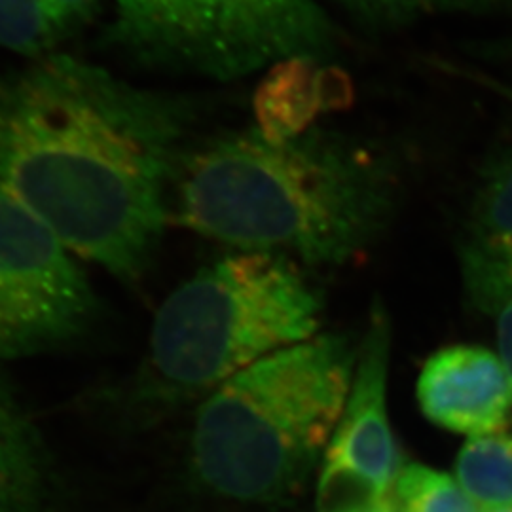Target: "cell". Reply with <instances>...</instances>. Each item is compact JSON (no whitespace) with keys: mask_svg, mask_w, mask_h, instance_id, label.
Listing matches in <instances>:
<instances>
[{"mask_svg":"<svg viewBox=\"0 0 512 512\" xmlns=\"http://www.w3.org/2000/svg\"><path fill=\"white\" fill-rule=\"evenodd\" d=\"M74 253L19 203L0 194V359H23L80 340L99 315Z\"/></svg>","mask_w":512,"mask_h":512,"instance_id":"6","label":"cell"},{"mask_svg":"<svg viewBox=\"0 0 512 512\" xmlns=\"http://www.w3.org/2000/svg\"><path fill=\"white\" fill-rule=\"evenodd\" d=\"M393 499L399 512H480L456 478L423 463L404 465Z\"/></svg>","mask_w":512,"mask_h":512,"instance_id":"13","label":"cell"},{"mask_svg":"<svg viewBox=\"0 0 512 512\" xmlns=\"http://www.w3.org/2000/svg\"><path fill=\"white\" fill-rule=\"evenodd\" d=\"M54 463L37 423L0 376V512L54 509Z\"/></svg>","mask_w":512,"mask_h":512,"instance_id":"11","label":"cell"},{"mask_svg":"<svg viewBox=\"0 0 512 512\" xmlns=\"http://www.w3.org/2000/svg\"><path fill=\"white\" fill-rule=\"evenodd\" d=\"M497 315V346L499 357L512 372V300H509Z\"/></svg>","mask_w":512,"mask_h":512,"instance_id":"17","label":"cell"},{"mask_svg":"<svg viewBox=\"0 0 512 512\" xmlns=\"http://www.w3.org/2000/svg\"><path fill=\"white\" fill-rule=\"evenodd\" d=\"M399 194L397 164L378 148L317 129L274 143L253 128L184 154L169 222L241 251L342 266L384 234Z\"/></svg>","mask_w":512,"mask_h":512,"instance_id":"2","label":"cell"},{"mask_svg":"<svg viewBox=\"0 0 512 512\" xmlns=\"http://www.w3.org/2000/svg\"><path fill=\"white\" fill-rule=\"evenodd\" d=\"M348 78L321 69L313 57H291L272 65L255 93L256 129L274 143L308 133L321 112L351 103Z\"/></svg>","mask_w":512,"mask_h":512,"instance_id":"10","label":"cell"},{"mask_svg":"<svg viewBox=\"0 0 512 512\" xmlns=\"http://www.w3.org/2000/svg\"><path fill=\"white\" fill-rule=\"evenodd\" d=\"M391 321L376 300L359 342L348 401L321 461L319 512H365L393 494L403 469L387 410Z\"/></svg>","mask_w":512,"mask_h":512,"instance_id":"7","label":"cell"},{"mask_svg":"<svg viewBox=\"0 0 512 512\" xmlns=\"http://www.w3.org/2000/svg\"><path fill=\"white\" fill-rule=\"evenodd\" d=\"M416 393L423 416L458 435H484L511 421L512 372L480 346L435 351L421 368Z\"/></svg>","mask_w":512,"mask_h":512,"instance_id":"8","label":"cell"},{"mask_svg":"<svg viewBox=\"0 0 512 512\" xmlns=\"http://www.w3.org/2000/svg\"><path fill=\"white\" fill-rule=\"evenodd\" d=\"M368 512H399V509H397V503H395L393 494H391L384 501H380L378 505H374Z\"/></svg>","mask_w":512,"mask_h":512,"instance_id":"18","label":"cell"},{"mask_svg":"<svg viewBox=\"0 0 512 512\" xmlns=\"http://www.w3.org/2000/svg\"><path fill=\"white\" fill-rule=\"evenodd\" d=\"M456 480L478 507L512 509V420L467 439L456 459Z\"/></svg>","mask_w":512,"mask_h":512,"instance_id":"12","label":"cell"},{"mask_svg":"<svg viewBox=\"0 0 512 512\" xmlns=\"http://www.w3.org/2000/svg\"><path fill=\"white\" fill-rule=\"evenodd\" d=\"M357 16L374 23H406L412 19L452 12V10H482L494 8L499 0H338Z\"/></svg>","mask_w":512,"mask_h":512,"instance_id":"15","label":"cell"},{"mask_svg":"<svg viewBox=\"0 0 512 512\" xmlns=\"http://www.w3.org/2000/svg\"><path fill=\"white\" fill-rule=\"evenodd\" d=\"M44 4L67 31L69 27L92 18L99 0H44Z\"/></svg>","mask_w":512,"mask_h":512,"instance_id":"16","label":"cell"},{"mask_svg":"<svg viewBox=\"0 0 512 512\" xmlns=\"http://www.w3.org/2000/svg\"><path fill=\"white\" fill-rule=\"evenodd\" d=\"M459 255L478 310L497 313L512 300V152L484 171Z\"/></svg>","mask_w":512,"mask_h":512,"instance_id":"9","label":"cell"},{"mask_svg":"<svg viewBox=\"0 0 512 512\" xmlns=\"http://www.w3.org/2000/svg\"><path fill=\"white\" fill-rule=\"evenodd\" d=\"M359 344L319 332L241 370L198 404L190 467L205 490L287 503L321 465L348 401Z\"/></svg>","mask_w":512,"mask_h":512,"instance_id":"3","label":"cell"},{"mask_svg":"<svg viewBox=\"0 0 512 512\" xmlns=\"http://www.w3.org/2000/svg\"><path fill=\"white\" fill-rule=\"evenodd\" d=\"M196 109L55 55L0 78V194L120 281L147 272Z\"/></svg>","mask_w":512,"mask_h":512,"instance_id":"1","label":"cell"},{"mask_svg":"<svg viewBox=\"0 0 512 512\" xmlns=\"http://www.w3.org/2000/svg\"><path fill=\"white\" fill-rule=\"evenodd\" d=\"M109 38L150 67L234 80L336 48L313 0H114Z\"/></svg>","mask_w":512,"mask_h":512,"instance_id":"5","label":"cell"},{"mask_svg":"<svg viewBox=\"0 0 512 512\" xmlns=\"http://www.w3.org/2000/svg\"><path fill=\"white\" fill-rule=\"evenodd\" d=\"M65 33L44 0H0V46L40 54Z\"/></svg>","mask_w":512,"mask_h":512,"instance_id":"14","label":"cell"},{"mask_svg":"<svg viewBox=\"0 0 512 512\" xmlns=\"http://www.w3.org/2000/svg\"><path fill=\"white\" fill-rule=\"evenodd\" d=\"M321 317L323 298L291 256H224L165 298L126 404L145 421L202 403L241 370L317 336Z\"/></svg>","mask_w":512,"mask_h":512,"instance_id":"4","label":"cell"},{"mask_svg":"<svg viewBox=\"0 0 512 512\" xmlns=\"http://www.w3.org/2000/svg\"><path fill=\"white\" fill-rule=\"evenodd\" d=\"M486 512H512V509H494V511H486Z\"/></svg>","mask_w":512,"mask_h":512,"instance_id":"19","label":"cell"},{"mask_svg":"<svg viewBox=\"0 0 512 512\" xmlns=\"http://www.w3.org/2000/svg\"><path fill=\"white\" fill-rule=\"evenodd\" d=\"M368 511H370V509H368ZM368 511H365V512H368Z\"/></svg>","mask_w":512,"mask_h":512,"instance_id":"20","label":"cell"}]
</instances>
